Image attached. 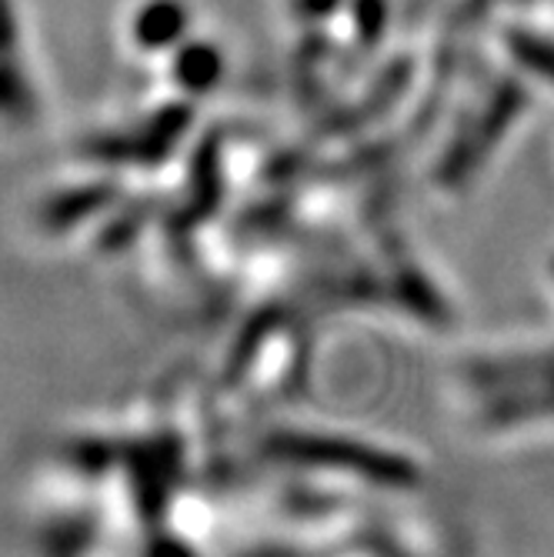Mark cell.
<instances>
[{
  "instance_id": "6da1fadb",
  "label": "cell",
  "mask_w": 554,
  "mask_h": 557,
  "mask_svg": "<svg viewBox=\"0 0 554 557\" xmlns=\"http://www.w3.org/2000/svg\"><path fill=\"white\" fill-rule=\"evenodd\" d=\"M184 30V11L177 8V0H150L134 17V37L140 47L161 50L174 44Z\"/></svg>"
},
{
  "instance_id": "7a4b0ae2",
  "label": "cell",
  "mask_w": 554,
  "mask_h": 557,
  "mask_svg": "<svg viewBox=\"0 0 554 557\" xmlns=\"http://www.w3.org/2000/svg\"><path fill=\"white\" fill-rule=\"evenodd\" d=\"M208 58H214V54H211V50H205V47H190V50H184V54H181L177 74H181V81L187 87H208L205 84L208 81Z\"/></svg>"
}]
</instances>
